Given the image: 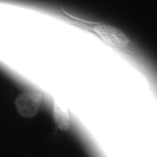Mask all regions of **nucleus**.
<instances>
[{"label": "nucleus", "instance_id": "7ed1b4c3", "mask_svg": "<svg viewBox=\"0 0 157 157\" xmlns=\"http://www.w3.org/2000/svg\"><path fill=\"white\" fill-rule=\"evenodd\" d=\"M53 118L56 125L60 130L67 131L71 126V118L68 111L58 102L53 105Z\"/></svg>", "mask_w": 157, "mask_h": 157}, {"label": "nucleus", "instance_id": "f03ea898", "mask_svg": "<svg viewBox=\"0 0 157 157\" xmlns=\"http://www.w3.org/2000/svg\"><path fill=\"white\" fill-rule=\"evenodd\" d=\"M94 31L105 42L117 48H122L129 44L127 36L119 29L109 25H98Z\"/></svg>", "mask_w": 157, "mask_h": 157}, {"label": "nucleus", "instance_id": "f257e3e1", "mask_svg": "<svg viewBox=\"0 0 157 157\" xmlns=\"http://www.w3.org/2000/svg\"><path fill=\"white\" fill-rule=\"evenodd\" d=\"M42 94L34 92H26L17 96L15 101V105L17 113L21 117L31 118L38 113L42 106Z\"/></svg>", "mask_w": 157, "mask_h": 157}]
</instances>
